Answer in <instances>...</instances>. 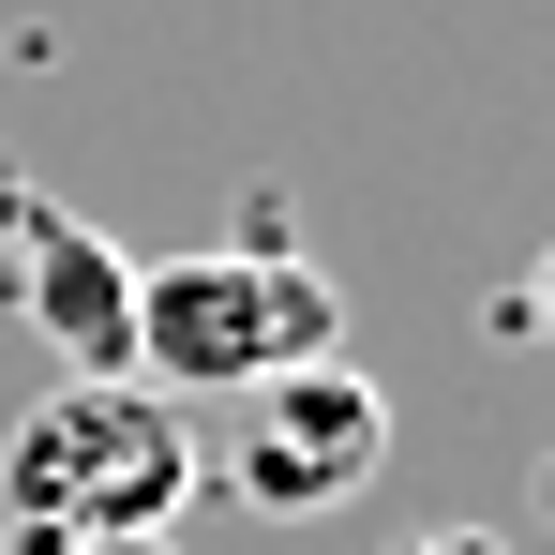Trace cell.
Masks as SVG:
<instances>
[{"label":"cell","instance_id":"3957f363","mask_svg":"<svg viewBox=\"0 0 555 555\" xmlns=\"http://www.w3.org/2000/svg\"><path fill=\"white\" fill-rule=\"evenodd\" d=\"M241 405H256V436L225 451V495L271 511V526L346 511L375 465H390V390H375L361 361H285L271 390H241Z\"/></svg>","mask_w":555,"mask_h":555},{"label":"cell","instance_id":"5b68a950","mask_svg":"<svg viewBox=\"0 0 555 555\" xmlns=\"http://www.w3.org/2000/svg\"><path fill=\"white\" fill-rule=\"evenodd\" d=\"M495 331H526V346H555V241L511 271V300H495Z\"/></svg>","mask_w":555,"mask_h":555},{"label":"cell","instance_id":"ba28073f","mask_svg":"<svg viewBox=\"0 0 555 555\" xmlns=\"http://www.w3.org/2000/svg\"><path fill=\"white\" fill-rule=\"evenodd\" d=\"M541 526H555V465H541Z\"/></svg>","mask_w":555,"mask_h":555},{"label":"cell","instance_id":"52a82bcc","mask_svg":"<svg viewBox=\"0 0 555 555\" xmlns=\"http://www.w3.org/2000/svg\"><path fill=\"white\" fill-rule=\"evenodd\" d=\"M91 555H166V541H91Z\"/></svg>","mask_w":555,"mask_h":555},{"label":"cell","instance_id":"6da1fadb","mask_svg":"<svg viewBox=\"0 0 555 555\" xmlns=\"http://www.w3.org/2000/svg\"><path fill=\"white\" fill-rule=\"evenodd\" d=\"M195 480H210V451L181 436L166 390H135V375H76V390H46V405L15 421V451H0V526H15V555L166 541Z\"/></svg>","mask_w":555,"mask_h":555},{"label":"cell","instance_id":"277c9868","mask_svg":"<svg viewBox=\"0 0 555 555\" xmlns=\"http://www.w3.org/2000/svg\"><path fill=\"white\" fill-rule=\"evenodd\" d=\"M15 300H30V331L76 375H135V256H105L76 210H30L15 225Z\"/></svg>","mask_w":555,"mask_h":555},{"label":"cell","instance_id":"7a4b0ae2","mask_svg":"<svg viewBox=\"0 0 555 555\" xmlns=\"http://www.w3.org/2000/svg\"><path fill=\"white\" fill-rule=\"evenodd\" d=\"M285 361H346V300L300 256H166L135 271V390H271Z\"/></svg>","mask_w":555,"mask_h":555},{"label":"cell","instance_id":"8992f818","mask_svg":"<svg viewBox=\"0 0 555 555\" xmlns=\"http://www.w3.org/2000/svg\"><path fill=\"white\" fill-rule=\"evenodd\" d=\"M405 555H511V541H495V526H421Z\"/></svg>","mask_w":555,"mask_h":555}]
</instances>
